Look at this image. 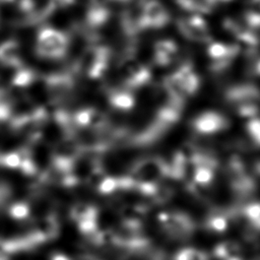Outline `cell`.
Wrapping results in <instances>:
<instances>
[{"label":"cell","mask_w":260,"mask_h":260,"mask_svg":"<svg viewBox=\"0 0 260 260\" xmlns=\"http://www.w3.org/2000/svg\"><path fill=\"white\" fill-rule=\"evenodd\" d=\"M32 79V73L29 70H21L14 78V83L17 85H25Z\"/></svg>","instance_id":"484cf974"},{"label":"cell","mask_w":260,"mask_h":260,"mask_svg":"<svg viewBox=\"0 0 260 260\" xmlns=\"http://www.w3.org/2000/svg\"><path fill=\"white\" fill-rule=\"evenodd\" d=\"M246 24L249 28H260V10L251 8L248 9L244 15Z\"/></svg>","instance_id":"603a6c76"},{"label":"cell","mask_w":260,"mask_h":260,"mask_svg":"<svg viewBox=\"0 0 260 260\" xmlns=\"http://www.w3.org/2000/svg\"><path fill=\"white\" fill-rule=\"evenodd\" d=\"M133 189L151 197L162 181L169 177L166 159L159 156H145L136 160L127 175Z\"/></svg>","instance_id":"6da1fadb"},{"label":"cell","mask_w":260,"mask_h":260,"mask_svg":"<svg viewBox=\"0 0 260 260\" xmlns=\"http://www.w3.org/2000/svg\"><path fill=\"white\" fill-rule=\"evenodd\" d=\"M69 38L68 36L59 29L44 26L42 27L37 36L36 52L37 54L45 59L58 60L68 52Z\"/></svg>","instance_id":"3957f363"},{"label":"cell","mask_w":260,"mask_h":260,"mask_svg":"<svg viewBox=\"0 0 260 260\" xmlns=\"http://www.w3.org/2000/svg\"><path fill=\"white\" fill-rule=\"evenodd\" d=\"M230 125L229 120L220 113L206 111L199 114L192 121L193 129L202 135H213L225 130Z\"/></svg>","instance_id":"30bf717a"},{"label":"cell","mask_w":260,"mask_h":260,"mask_svg":"<svg viewBox=\"0 0 260 260\" xmlns=\"http://www.w3.org/2000/svg\"><path fill=\"white\" fill-rule=\"evenodd\" d=\"M231 223V215L222 210L211 212L205 219L206 230L213 233L225 232Z\"/></svg>","instance_id":"e0dca14e"},{"label":"cell","mask_w":260,"mask_h":260,"mask_svg":"<svg viewBox=\"0 0 260 260\" xmlns=\"http://www.w3.org/2000/svg\"><path fill=\"white\" fill-rule=\"evenodd\" d=\"M156 220L161 230L174 238L189 237L195 230L190 215L180 210H162L157 214Z\"/></svg>","instance_id":"52a82bcc"},{"label":"cell","mask_w":260,"mask_h":260,"mask_svg":"<svg viewBox=\"0 0 260 260\" xmlns=\"http://www.w3.org/2000/svg\"><path fill=\"white\" fill-rule=\"evenodd\" d=\"M111 11L104 3L90 2L85 13V25L91 29H96L105 25L110 19Z\"/></svg>","instance_id":"5bb4252c"},{"label":"cell","mask_w":260,"mask_h":260,"mask_svg":"<svg viewBox=\"0 0 260 260\" xmlns=\"http://www.w3.org/2000/svg\"><path fill=\"white\" fill-rule=\"evenodd\" d=\"M178 54V47L172 40H160L153 47V61L158 66L171 64Z\"/></svg>","instance_id":"4fadbf2b"},{"label":"cell","mask_w":260,"mask_h":260,"mask_svg":"<svg viewBox=\"0 0 260 260\" xmlns=\"http://www.w3.org/2000/svg\"><path fill=\"white\" fill-rule=\"evenodd\" d=\"M200 79L190 63H184L169 74L164 81L168 96L184 102L198 91Z\"/></svg>","instance_id":"7a4b0ae2"},{"label":"cell","mask_w":260,"mask_h":260,"mask_svg":"<svg viewBox=\"0 0 260 260\" xmlns=\"http://www.w3.org/2000/svg\"><path fill=\"white\" fill-rule=\"evenodd\" d=\"M176 260H207V257L206 254L199 249L185 248L177 254Z\"/></svg>","instance_id":"ffe728a7"},{"label":"cell","mask_w":260,"mask_h":260,"mask_svg":"<svg viewBox=\"0 0 260 260\" xmlns=\"http://www.w3.org/2000/svg\"><path fill=\"white\" fill-rule=\"evenodd\" d=\"M141 28H161L170 20L166 7L158 0H147L141 7Z\"/></svg>","instance_id":"9c48e42d"},{"label":"cell","mask_w":260,"mask_h":260,"mask_svg":"<svg viewBox=\"0 0 260 260\" xmlns=\"http://www.w3.org/2000/svg\"><path fill=\"white\" fill-rule=\"evenodd\" d=\"M109 104L118 111H129L135 105V99L130 89L122 86L121 88H112L108 92Z\"/></svg>","instance_id":"9a60e30c"},{"label":"cell","mask_w":260,"mask_h":260,"mask_svg":"<svg viewBox=\"0 0 260 260\" xmlns=\"http://www.w3.org/2000/svg\"><path fill=\"white\" fill-rule=\"evenodd\" d=\"M225 96L240 116L250 119L256 117L259 110L260 91L255 86L250 84L234 86L228 90Z\"/></svg>","instance_id":"5b68a950"},{"label":"cell","mask_w":260,"mask_h":260,"mask_svg":"<svg viewBox=\"0 0 260 260\" xmlns=\"http://www.w3.org/2000/svg\"><path fill=\"white\" fill-rule=\"evenodd\" d=\"M4 162L7 167L16 168L20 164V158L17 153H9L4 157Z\"/></svg>","instance_id":"4316f807"},{"label":"cell","mask_w":260,"mask_h":260,"mask_svg":"<svg viewBox=\"0 0 260 260\" xmlns=\"http://www.w3.org/2000/svg\"><path fill=\"white\" fill-rule=\"evenodd\" d=\"M1 1L14 4L22 12H30L35 6L32 0H1Z\"/></svg>","instance_id":"cb8c5ba5"},{"label":"cell","mask_w":260,"mask_h":260,"mask_svg":"<svg viewBox=\"0 0 260 260\" xmlns=\"http://www.w3.org/2000/svg\"><path fill=\"white\" fill-rule=\"evenodd\" d=\"M111 51L107 46L91 45L87 47L76 63V69L90 79L101 78L109 67Z\"/></svg>","instance_id":"277c9868"},{"label":"cell","mask_w":260,"mask_h":260,"mask_svg":"<svg viewBox=\"0 0 260 260\" xmlns=\"http://www.w3.org/2000/svg\"><path fill=\"white\" fill-rule=\"evenodd\" d=\"M254 70H255V73L260 75V59L255 63V66H254Z\"/></svg>","instance_id":"f546056e"},{"label":"cell","mask_w":260,"mask_h":260,"mask_svg":"<svg viewBox=\"0 0 260 260\" xmlns=\"http://www.w3.org/2000/svg\"><path fill=\"white\" fill-rule=\"evenodd\" d=\"M247 132L252 140L260 146V118H251L247 124Z\"/></svg>","instance_id":"7402d4cb"},{"label":"cell","mask_w":260,"mask_h":260,"mask_svg":"<svg viewBox=\"0 0 260 260\" xmlns=\"http://www.w3.org/2000/svg\"><path fill=\"white\" fill-rule=\"evenodd\" d=\"M179 31L189 41L196 43H211L207 22L199 15L180 18L177 21Z\"/></svg>","instance_id":"ba28073f"},{"label":"cell","mask_w":260,"mask_h":260,"mask_svg":"<svg viewBox=\"0 0 260 260\" xmlns=\"http://www.w3.org/2000/svg\"><path fill=\"white\" fill-rule=\"evenodd\" d=\"M118 70L122 85L130 90L148 84L151 78L149 68L132 55L121 60Z\"/></svg>","instance_id":"8992f818"},{"label":"cell","mask_w":260,"mask_h":260,"mask_svg":"<svg viewBox=\"0 0 260 260\" xmlns=\"http://www.w3.org/2000/svg\"><path fill=\"white\" fill-rule=\"evenodd\" d=\"M73 125L91 132L104 130L108 126V117L98 108L86 107L75 113L72 118Z\"/></svg>","instance_id":"8fae6325"},{"label":"cell","mask_w":260,"mask_h":260,"mask_svg":"<svg viewBox=\"0 0 260 260\" xmlns=\"http://www.w3.org/2000/svg\"><path fill=\"white\" fill-rule=\"evenodd\" d=\"M0 62L10 66L20 64V49L17 42L9 40L0 44Z\"/></svg>","instance_id":"2e32d148"},{"label":"cell","mask_w":260,"mask_h":260,"mask_svg":"<svg viewBox=\"0 0 260 260\" xmlns=\"http://www.w3.org/2000/svg\"><path fill=\"white\" fill-rule=\"evenodd\" d=\"M240 51L238 44L229 45L219 42L209 43L207 54L211 59V69L214 71H221L229 67Z\"/></svg>","instance_id":"7c38bea8"},{"label":"cell","mask_w":260,"mask_h":260,"mask_svg":"<svg viewBox=\"0 0 260 260\" xmlns=\"http://www.w3.org/2000/svg\"><path fill=\"white\" fill-rule=\"evenodd\" d=\"M243 214L247 221L255 229L260 231V202H254L248 204L244 210Z\"/></svg>","instance_id":"d6986e66"},{"label":"cell","mask_w":260,"mask_h":260,"mask_svg":"<svg viewBox=\"0 0 260 260\" xmlns=\"http://www.w3.org/2000/svg\"><path fill=\"white\" fill-rule=\"evenodd\" d=\"M10 213L13 217L21 219L28 214V207L23 203H17L11 207Z\"/></svg>","instance_id":"d4e9b609"},{"label":"cell","mask_w":260,"mask_h":260,"mask_svg":"<svg viewBox=\"0 0 260 260\" xmlns=\"http://www.w3.org/2000/svg\"><path fill=\"white\" fill-rule=\"evenodd\" d=\"M74 3V0H48L44 9L43 17H48L57 10L69 7Z\"/></svg>","instance_id":"44dd1931"},{"label":"cell","mask_w":260,"mask_h":260,"mask_svg":"<svg viewBox=\"0 0 260 260\" xmlns=\"http://www.w3.org/2000/svg\"><path fill=\"white\" fill-rule=\"evenodd\" d=\"M215 254L221 260H240L241 246L235 241H224L216 246Z\"/></svg>","instance_id":"ac0fdd59"},{"label":"cell","mask_w":260,"mask_h":260,"mask_svg":"<svg viewBox=\"0 0 260 260\" xmlns=\"http://www.w3.org/2000/svg\"><path fill=\"white\" fill-rule=\"evenodd\" d=\"M109 1H116V2H121V3H124V2H128L129 0H109Z\"/></svg>","instance_id":"4dcf8cb0"},{"label":"cell","mask_w":260,"mask_h":260,"mask_svg":"<svg viewBox=\"0 0 260 260\" xmlns=\"http://www.w3.org/2000/svg\"><path fill=\"white\" fill-rule=\"evenodd\" d=\"M209 7H213L215 4L217 3H226V2H230L232 0H203Z\"/></svg>","instance_id":"83f0119b"},{"label":"cell","mask_w":260,"mask_h":260,"mask_svg":"<svg viewBox=\"0 0 260 260\" xmlns=\"http://www.w3.org/2000/svg\"><path fill=\"white\" fill-rule=\"evenodd\" d=\"M51 260H69L65 255L62 254H55L51 257Z\"/></svg>","instance_id":"f1b7e54d"}]
</instances>
